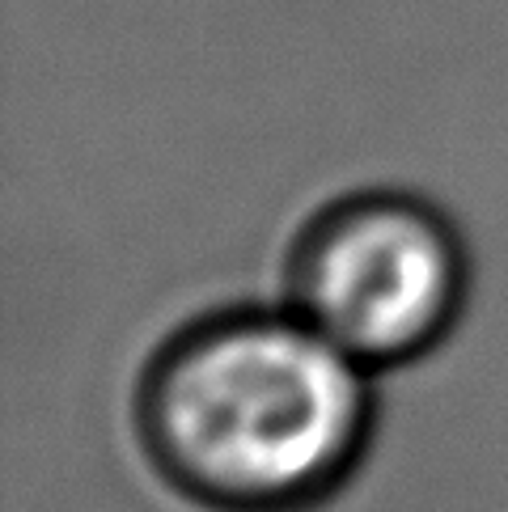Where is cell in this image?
<instances>
[{"label": "cell", "mask_w": 508, "mask_h": 512, "mask_svg": "<svg viewBox=\"0 0 508 512\" xmlns=\"http://www.w3.org/2000/svg\"><path fill=\"white\" fill-rule=\"evenodd\" d=\"M136 441L157 479L208 512H310L373 436V373L293 305L225 309L153 352Z\"/></svg>", "instance_id": "cell-1"}, {"label": "cell", "mask_w": 508, "mask_h": 512, "mask_svg": "<svg viewBox=\"0 0 508 512\" xmlns=\"http://www.w3.org/2000/svg\"><path fill=\"white\" fill-rule=\"evenodd\" d=\"M462 297L458 237L424 204L386 195L326 212L288 276V305L369 373L432 352Z\"/></svg>", "instance_id": "cell-2"}]
</instances>
